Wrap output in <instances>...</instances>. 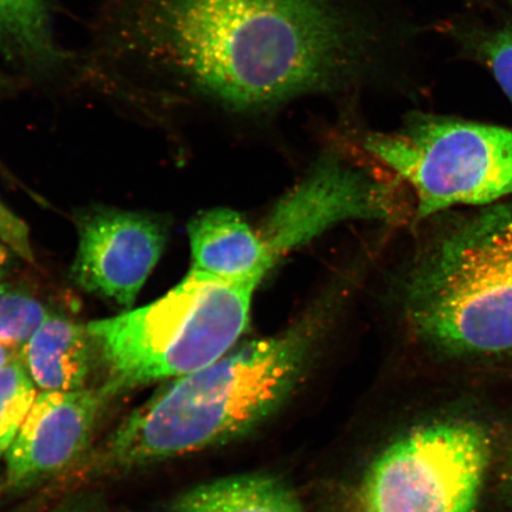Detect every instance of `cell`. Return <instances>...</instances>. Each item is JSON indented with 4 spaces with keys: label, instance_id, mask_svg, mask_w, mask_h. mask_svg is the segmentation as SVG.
<instances>
[{
    "label": "cell",
    "instance_id": "cell-1",
    "mask_svg": "<svg viewBox=\"0 0 512 512\" xmlns=\"http://www.w3.org/2000/svg\"><path fill=\"white\" fill-rule=\"evenodd\" d=\"M140 21L151 48L236 111L334 86L364 48L331 0H149Z\"/></svg>",
    "mask_w": 512,
    "mask_h": 512
},
{
    "label": "cell",
    "instance_id": "cell-2",
    "mask_svg": "<svg viewBox=\"0 0 512 512\" xmlns=\"http://www.w3.org/2000/svg\"><path fill=\"white\" fill-rule=\"evenodd\" d=\"M319 320L307 317L211 366L178 377L136 409L108 441V465L162 462L240 437L283 405L302 376Z\"/></svg>",
    "mask_w": 512,
    "mask_h": 512
},
{
    "label": "cell",
    "instance_id": "cell-3",
    "mask_svg": "<svg viewBox=\"0 0 512 512\" xmlns=\"http://www.w3.org/2000/svg\"><path fill=\"white\" fill-rule=\"evenodd\" d=\"M405 312L415 337L441 355L512 361V202L433 236L408 273Z\"/></svg>",
    "mask_w": 512,
    "mask_h": 512
},
{
    "label": "cell",
    "instance_id": "cell-4",
    "mask_svg": "<svg viewBox=\"0 0 512 512\" xmlns=\"http://www.w3.org/2000/svg\"><path fill=\"white\" fill-rule=\"evenodd\" d=\"M255 288L191 270L157 302L89 324L108 370L101 392L178 379L221 360L246 329Z\"/></svg>",
    "mask_w": 512,
    "mask_h": 512
},
{
    "label": "cell",
    "instance_id": "cell-5",
    "mask_svg": "<svg viewBox=\"0 0 512 512\" xmlns=\"http://www.w3.org/2000/svg\"><path fill=\"white\" fill-rule=\"evenodd\" d=\"M366 150L413 191L416 219L512 195V131L426 118L399 133L370 134Z\"/></svg>",
    "mask_w": 512,
    "mask_h": 512
},
{
    "label": "cell",
    "instance_id": "cell-6",
    "mask_svg": "<svg viewBox=\"0 0 512 512\" xmlns=\"http://www.w3.org/2000/svg\"><path fill=\"white\" fill-rule=\"evenodd\" d=\"M491 456V435L476 421L416 428L369 467L361 512H475Z\"/></svg>",
    "mask_w": 512,
    "mask_h": 512
},
{
    "label": "cell",
    "instance_id": "cell-7",
    "mask_svg": "<svg viewBox=\"0 0 512 512\" xmlns=\"http://www.w3.org/2000/svg\"><path fill=\"white\" fill-rule=\"evenodd\" d=\"M402 207L393 188L325 159L277 204L258 233L275 264L338 222L401 219Z\"/></svg>",
    "mask_w": 512,
    "mask_h": 512
},
{
    "label": "cell",
    "instance_id": "cell-8",
    "mask_svg": "<svg viewBox=\"0 0 512 512\" xmlns=\"http://www.w3.org/2000/svg\"><path fill=\"white\" fill-rule=\"evenodd\" d=\"M79 230L76 284L130 307L162 255V224L143 214L101 210L82 219Z\"/></svg>",
    "mask_w": 512,
    "mask_h": 512
},
{
    "label": "cell",
    "instance_id": "cell-9",
    "mask_svg": "<svg viewBox=\"0 0 512 512\" xmlns=\"http://www.w3.org/2000/svg\"><path fill=\"white\" fill-rule=\"evenodd\" d=\"M105 395L42 392L6 453V484L24 489L67 469L86 450Z\"/></svg>",
    "mask_w": 512,
    "mask_h": 512
},
{
    "label": "cell",
    "instance_id": "cell-10",
    "mask_svg": "<svg viewBox=\"0 0 512 512\" xmlns=\"http://www.w3.org/2000/svg\"><path fill=\"white\" fill-rule=\"evenodd\" d=\"M192 270L258 286L274 266L258 232L230 209L204 211L190 222Z\"/></svg>",
    "mask_w": 512,
    "mask_h": 512
},
{
    "label": "cell",
    "instance_id": "cell-11",
    "mask_svg": "<svg viewBox=\"0 0 512 512\" xmlns=\"http://www.w3.org/2000/svg\"><path fill=\"white\" fill-rule=\"evenodd\" d=\"M88 332L61 317H49L21 350L32 381L43 392H72L85 386L91 369Z\"/></svg>",
    "mask_w": 512,
    "mask_h": 512
},
{
    "label": "cell",
    "instance_id": "cell-12",
    "mask_svg": "<svg viewBox=\"0 0 512 512\" xmlns=\"http://www.w3.org/2000/svg\"><path fill=\"white\" fill-rule=\"evenodd\" d=\"M170 512H305L279 480L260 475L214 480L183 492Z\"/></svg>",
    "mask_w": 512,
    "mask_h": 512
},
{
    "label": "cell",
    "instance_id": "cell-13",
    "mask_svg": "<svg viewBox=\"0 0 512 512\" xmlns=\"http://www.w3.org/2000/svg\"><path fill=\"white\" fill-rule=\"evenodd\" d=\"M0 50L29 67H48L59 60L48 0H0Z\"/></svg>",
    "mask_w": 512,
    "mask_h": 512
},
{
    "label": "cell",
    "instance_id": "cell-14",
    "mask_svg": "<svg viewBox=\"0 0 512 512\" xmlns=\"http://www.w3.org/2000/svg\"><path fill=\"white\" fill-rule=\"evenodd\" d=\"M37 395L21 356L0 369V458L14 443Z\"/></svg>",
    "mask_w": 512,
    "mask_h": 512
},
{
    "label": "cell",
    "instance_id": "cell-15",
    "mask_svg": "<svg viewBox=\"0 0 512 512\" xmlns=\"http://www.w3.org/2000/svg\"><path fill=\"white\" fill-rule=\"evenodd\" d=\"M49 317L46 307L30 294L0 286V344L23 348Z\"/></svg>",
    "mask_w": 512,
    "mask_h": 512
},
{
    "label": "cell",
    "instance_id": "cell-16",
    "mask_svg": "<svg viewBox=\"0 0 512 512\" xmlns=\"http://www.w3.org/2000/svg\"><path fill=\"white\" fill-rule=\"evenodd\" d=\"M484 53L498 85L512 104V25L492 35L485 43Z\"/></svg>",
    "mask_w": 512,
    "mask_h": 512
},
{
    "label": "cell",
    "instance_id": "cell-17",
    "mask_svg": "<svg viewBox=\"0 0 512 512\" xmlns=\"http://www.w3.org/2000/svg\"><path fill=\"white\" fill-rule=\"evenodd\" d=\"M18 349L6 347V345L0 344V369L6 366V364L14 361L15 358L21 356L18 355Z\"/></svg>",
    "mask_w": 512,
    "mask_h": 512
},
{
    "label": "cell",
    "instance_id": "cell-18",
    "mask_svg": "<svg viewBox=\"0 0 512 512\" xmlns=\"http://www.w3.org/2000/svg\"><path fill=\"white\" fill-rule=\"evenodd\" d=\"M9 265V255L8 252L5 251V249L0 246V280L3 279L4 274L6 272V268H8Z\"/></svg>",
    "mask_w": 512,
    "mask_h": 512
},
{
    "label": "cell",
    "instance_id": "cell-19",
    "mask_svg": "<svg viewBox=\"0 0 512 512\" xmlns=\"http://www.w3.org/2000/svg\"><path fill=\"white\" fill-rule=\"evenodd\" d=\"M56 512H79V511H76V510H64V511H56Z\"/></svg>",
    "mask_w": 512,
    "mask_h": 512
}]
</instances>
